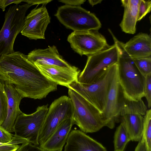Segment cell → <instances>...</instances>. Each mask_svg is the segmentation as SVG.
Instances as JSON below:
<instances>
[{"label":"cell","mask_w":151,"mask_h":151,"mask_svg":"<svg viewBox=\"0 0 151 151\" xmlns=\"http://www.w3.org/2000/svg\"><path fill=\"white\" fill-rule=\"evenodd\" d=\"M63 151H107L101 143L81 130L74 129L68 134Z\"/></svg>","instance_id":"obj_14"},{"label":"cell","mask_w":151,"mask_h":151,"mask_svg":"<svg viewBox=\"0 0 151 151\" xmlns=\"http://www.w3.org/2000/svg\"><path fill=\"white\" fill-rule=\"evenodd\" d=\"M58 1L65 5L72 6H81L86 0H58Z\"/></svg>","instance_id":"obj_32"},{"label":"cell","mask_w":151,"mask_h":151,"mask_svg":"<svg viewBox=\"0 0 151 151\" xmlns=\"http://www.w3.org/2000/svg\"><path fill=\"white\" fill-rule=\"evenodd\" d=\"M41 73L47 78L56 83L68 88L78 81L80 70L75 66L66 68L54 66L34 64Z\"/></svg>","instance_id":"obj_13"},{"label":"cell","mask_w":151,"mask_h":151,"mask_svg":"<svg viewBox=\"0 0 151 151\" xmlns=\"http://www.w3.org/2000/svg\"><path fill=\"white\" fill-rule=\"evenodd\" d=\"M134 151H151V150L149 149L145 139L142 137L141 139L139 142Z\"/></svg>","instance_id":"obj_33"},{"label":"cell","mask_w":151,"mask_h":151,"mask_svg":"<svg viewBox=\"0 0 151 151\" xmlns=\"http://www.w3.org/2000/svg\"><path fill=\"white\" fill-rule=\"evenodd\" d=\"M151 10V0H140L139 4L137 21H140Z\"/></svg>","instance_id":"obj_27"},{"label":"cell","mask_w":151,"mask_h":151,"mask_svg":"<svg viewBox=\"0 0 151 151\" xmlns=\"http://www.w3.org/2000/svg\"><path fill=\"white\" fill-rule=\"evenodd\" d=\"M126 52L132 58L138 59L151 57L150 35L140 32L123 44Z\"/></svg>","instance_id":"obj_16"},{"label":"cell","mask_w":151,"mask_h":151,"mask_svg":"<svg viewBox=\"0 0 151 151\" xmlns=\"http://www.w3.org/2000/svg\"><path fill=\"white\" fill-rule=\"evenodd\" d=\"M132 59L138 70L145 77L151 74V57Z\"/></svg>","instance_id":"obj_25"},{"label":"cell","mask_w":151,"mask_h":151,"mask_svg":"<svg viewBox=\"0 0 151 151\" xmlns=\"http://www.w3.org/2000/svg\"><path fill=\"white\" fill-rule=\"evenodd\" d=\"M119 51L117 72L124 98L138 101L145 97V77L139 71L132 59L126 52L123 43L110 33Z\"/></svg>","instance_id":"obj_2"},{"label":"cell","mask_w":151,"mask_h":151,"mask_svg":"<svg viewBox=\"0 0 151 151\" xmlns=\"http://www.w3.org/2000/svg\"><path fill=\"white\" fill-rule=\"evenodd\" d=\"M117 67V63L108 67L101 77L93 83L86 84L77 81L70 85L68 88L77 92L101 113L111 82Z\"/></svg>","instance_id":"obj_5"},{"label":"cell","mask_w":151,"mask_h":151,"mask_svg":"<svg viewBox=\"0 0 151 151\" xmlns=\"http://www.w3.org/2000/svg\"><path fill=\"white\" fill-rule=\"evenodd\" d=\"M4 89L8 99L6 117L1 126L9 132H14L13 127L17 117L22 112L19 106L23 99L13 85L4 84Z\"/></svg>","instance_id":"obj_17"},{"label":"cell","mask_w":151,"mask_h":151,"mask_svg":"<svg viewBox=\"0 0 151 151\" xmlns=\"http://www.w3.org/2000/svg\"><path fill=\"white\" fill-rule=\"evenodd\" d=\"M142 137L151 150V110H147L144 117Z\"/></svg>","instance_id":"obj_24"},{"label":"cell","mask_w":151,"mask_h":151,"mask_svg":"<svg viewBox=\"0 0 151 151\" xmlns=\"http://www.w3.org/2000/svg\"><path fill=\"white\" fill-rule=\"evenodd\" d=\"M119 51L115 43L107 48L88 56L86 65L80 72L78 82L89 84L98 80L110 66L117 63Z\"/></svg>","instance_id":"obj_7"},{"label":"cell","mask_w":151,"mask_h":151,"mask_svg":"<svg viewBox=\"0 0 151 151\" xmlns=\"http://www.w3.org/2000/svg\"><path fill=\"white\" fill-rule=\"evenodd\" d=\"M67 41L81 56L93 55L110 46L104 36L96 30L73 31L68 36Z\"/></svg>","instance_id":"obj_10"},{"label":"cell","mask_w":151,"mask_h":151,"mask_svg":"<svg viewBox=\"0 0 151 151\" xmlns=\"http://www.w3.org/2000/svg\"><path fill=\"white\" fill-rule=\"evenodd\" d=\"M22 2L23 0H0V8L4 12L8 5L12 4H19Z\"/></svg>","instance_id":"obj_31"},{"label":"cell","mask_w":151,"mask_h":151,"mask_svg":"<svg viewBox=\"0 0 151 151\" xmlns=\"http://www.w3.org/2000/svg\"><path fill=\"white\" fill-rule=\"evenodd\" d=\"M102 1V0H89L88 1V2L93 6L95 5L101 3Z\"/></svg>","instance_id":"obj_35"},{"label":"cell","mask_w":151,"mask_h":151,"mask_svg":"<svg viewBox=\"0 0 151 151\" xmlns=\"http://www.w3.org/2000/svg\"><path fill=\"white\" fill-rule=\"evenodd\" d=\"M28 142L27 140L14 135L12 140L7 143H0V151H15L19 147V144Z\"/></svg>","instance_id":"obj_26"},{"label":"cell","mask_w":151,"mask_h":151,"mask_svg":"<svg viewBox=\"0 0 151 151\" xmlns=\"http://www.w3.org/2000/svg\"><path fill=\"white\" fill-rule=\"evenodd\" d=\"M140 1V0L121 1L124 10L119 25L122 31L126 33L134 34L136 32Z\"/></svg>","instance_id":"obj_20"},{"label":"cell","mask_w":151,"mask_h":151,"mask_svg":"<svg viewBox=\"0 0 151 151\" xmlns=\"http://www.w3.org/2000/svg\"><path fill=\"white\" fill-rule=\"evenodd\" d=\"M28 60L34 64L72 68L70 65L60 55L56 47H49L45 49H36L27 55Z\"/></svg>","instance_id":"obj_15"},{"label":"cell","mask_w":151,"mask_h":151,"mask_svg":"<svg viewBox=\"0 0 151 151\" xmlns=\"http://www.w3.org/2000/svg\"><path fill=\"white\" fill-rule=\"evenodd\" d=\"M147 109V106L142 99L138 101H129L124 98L120 115L128 112H137L140 113L142 116H144Z\"/></svg>","instance_id":"obj_22"},{"label":"cell","mask_w":151,"mask_h":151,"mask_svg":"<svg viewBox=\"0 0 151 151\" xmlns=\"http://www.w3.org/2000/svg\"><path fill=\"white\" fill-rule=\"evenodd\" d=\"M0 125V143H7L12 139L13 136Z\"/></svg>","instance_id":"obj_30"},{"label":"cell","mask_w":151,"mask_h":151,"mask_svg":"<svg viewBox=\"0 0 151 151\" xmlns=\"http://www.w3.org/2000/svg\"><path fill=\"white\" fill-rule=\"evenodd\" d=\"M48 104L38 106L33 113L22 112L17 117L13 127L15 136L39 146L38 139L47 112Z\"/></svg>","instance_id":"obj_9"},{"label":"cell","mask_w":151,"mask_h":151,"mask_svg":"<svg viewBox=\"0 0 151 151\" xmlns=\"http://www.w3.org/2000/svg\"><path fill=\"white\" fill-rule=\"evenodd\" d=\"M32 5L28 3L15 4L11 6L6 12L0 30V56L15 51V39L22 30L27 12Z\"/></svg>","instance_id":"obj_4"},{"label":"cell","mask_w":151,"mask_h":151,"mask_svg":"<svg viewBox=\"0 0 151 151\" xmlns=\"http://www.w3.org/2000/svg\"><path fill=\"white\" fill-rule=\"evenodd\" d=\"M137 112H129L121 114L120 121L127 131L131 141L139 142L143 133L144 117Z\"/></svg>","instance_id":"obj_19"},{"label":"cell","mask_w":151,"mask_h":151,"mask_svg":"<svg viewBox=\"0 0 151 151\" xmlns=\"http://www.w3.org/2000/svg\"><path fill=\"white\" fill-rule=\"evenodd\" d=\"M117 67L111 82L104 109L101 113L106 127L112 129L120 121V113L124 98L120 84Z\"/></svg>","instance_id":"obj_11"},{"label":"cell","mask_w":151,"mask_h":151,"mask_svg":"<svg viewBox=\"0 0 151 151\" xmlns=\"http://www.w3.org/2000/svg\"><path fill=\"white\" fill-rule=\"evenodd\" d=\"M8 108V99L4 89V84L0 80V125L6 117Z\"/></svg>","instance_id":"obj_23"},{"label":"cell","mask_w":151,"mask_h":151,"mask_svg":"<svg viewBox=\"0 0 151 151\" xmlns=\"http://www.w3.org/2000/svg\"><path fill=\"white\" fill-rule=\"evenodd\" d=\"M68 93L73 105V125H77L85 133L95 132L106 126L101 113L95 107L69 88Z\"/></svg>","instance_id":"obj_3"},{"label":"cell","mask_w":151,"mask_h":151,"mask_svg":"<svg viewBox=\"0 0 151 151\" xmlns=\"http://www.w3.org/2000/svg\"></svg>","instance_id":"obj_36"},{"label":"cell","mask_w":151,"mask_h":151,"mask_svg":"<svg viewBox=\"0 0 151 151\" xmlns=\"http://www.w3.org/2000/svg\"><path fill=\"white\" fill-rule=\"evenodd\" d=\"M131 140L126 129L121 123L117 127L114 134V151H124L127 144Z\"/></svg>","instance_id":"obj_21"},{"label":"cell","mask_w":151,"mask_h":151,"mask_svg":"<svg viewBox=\"0 0 151 151\" xmlns=\"http://www.w3.org/2000/svg\"><path fill=\"white\" fill-rule=\"evenodd\" d=\"M0 80L13 86L23 98L41 99L57 90L58 85L44 76L19 51L0 56Z\"/></svg>","instance_id":"obj_1"},{"label":"cell","mask_w":151,"mask_h":151,"mask_svg":"<svg viewBox=\"0 0 151 151\" xmlns=\"http://www.w3.org/2000/svg\"><path fill=\"white\" fill-rule=\"evenodd\" d=\"M73 125L72 118L63 121L40 147L48 151L62 150Z\"/></svg>","instance_id":"obj_18"},{"label":"cell","mask_w":151,"mask_h":151,"mask_svg":"<svg viewBox=\"0 0 151 151\" xmlns=\"http://www.w3.org/2000/svg\"><path fill=\"white\" fill-rule=\"evenodd\" d=\"M73 113L72 104L68 96H62L54 100L48 108L40 133L39 146L45 142L63 121L72 118Z\"/></svg>","instance_id":"obj_8"},{"label":"cell","mask_w":151,"mask_h":151,"mask_svg":"<svg viewBox=\"0 0 151 151\" xmlns=\"http://www.w3.org/2000/svg\"><path fill=\"white\" fill-rule=\"evenodd\" d=\"M55 16L66 28L73 31H98L101 27L100 20L94 14L81 6H62Z\"/></svg>","instance_id":"obj_6"},{"label":"cell","mask_w":151,"mask_h":151,"mask_svg":"<svg viewBox=\"0 0 151 151\" xmlns=\"http://www.w3.org/2000/svg\"><path fill=\"white\" fill-rule=\"evenodd\" d=\"M145 97L147 102L148 107L151 106V74L145 77Z\"/></svg>","instance_id":"obj_28"},{"label":"cell","mask_w":151,"mask_h":151,"mask_svg":"<svg viewBox=\"0 0 151 151\" xmlns=\"http://www.w3.org/2000/svg\"><path fill=\"white\" fill-rule=\"evenodd\" d=\"M52 1V0H23V2L32 4V5L35 4L38 5L41 4L46 5Z\"/></svg>","instance_id":"obj_34"},{"label":"cell","mask_w":151,"mask_h":151,"mask_svg":"<svg viewBox=\"0 0 151 151\" xmlns=\"http://www.w3.org/2000/svg\"><path fill=\"white\" fill-rule=\"evenodd\" d=\"M45 4L32 10L26 16L21 34L30 40L45 39V33L50 18Z\"/></svg>","instance_id":"obj_12"},{"label":"cell","mask_w":151,"mask_h":151,"mask_svg":"<svg viewBox=\"0 0 151 151\" xmlns=\"http://www.w3.org/2000/svg\"><path fill=\"white\" fill-rule=\"evenodd\" d=\"M60 150L56 151H62ZM15 151H48L41 148L39 146L35 145L29 142L23 143L20 145Z\"/></svg>","instance_id":"obj_29"}]
</instances>
